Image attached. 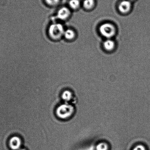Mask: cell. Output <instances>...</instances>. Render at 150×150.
<instances>
[{
    "instance_id": "obj_1",
    "label": "cell",
    "mask_w": 150,
    "mask_h": 150,
    "mask_svg": "<svg viewBox=\"0 0 150 150\" xmlns=\"http://www.w3.org/2000/svg\"><path fill=\"white\" fill-rule=\"evenodd\" d=\"M74 112L73 106L69 103H65L58 107L56 113L58 117L62 119H65L71 117Z\"/></svg>"
},
{
    "instance_id": "obj_2",
    "label": "cell",
    "mask_w": 150,
    "mask_h": 150,
    "mask_svg": "<svg viewBox=\"0 0 150 150\" xmlns=\"http://www.w3.org/2000/svg\"><path fill=\"white\" fill-rule=\"evenodd\" d=\"M63 26L59 23H55L50 27L49 33L50 36L54 40H58L64 35L65 32Z\"/></svg>"
},
{
    "instance_id": "obj_3",
    "label": "cell",
    "mask_w": 150,
    "mask_h": 150,
    "mask_svg": "<svg viewBox=\"0 0 150 150\" xmlns=\"http://www.w3.org/2000/svg\"><path fill=\"white\" fill-rule=\"evenodd\" d=\"M100 32L102 35L107 39H110L115 34L116 28L113 24L105 23L102 24L100 28Z\"/></svg>"
},
{
    "instance_id": "obj_4",
    "label": "cell",
    "mask_w": 150,
    "mask_h": 150,
    "mask_svg": "<svg viewBox=\"0 0 150 150\" xmlns=\"http://www.w3.org/2000/svg\"><path fill=\"white\" fill-rule=\"evenodd\" d=\"M21 140L20 137L13 136L10 138L8 141V145L11 149L13 150H18L21 145Z\"/></svg>"
},
{
    "instance_id": "obj_5",
    "label": "cell",
    "mask_w": 150,
    "mask_h": 150,
    "mask_svg": "<svg viewBox=\"0 0 150 150\" xmlns=\"http://www.w3.org/2000/svg\"><path fill=\"white\" fill-rule=\"evenodd\" d=\"M132 8V3L129 0H124L122 1L118 6L119 11L123 13L129 12Z\"/></svg>"
},
{
    "instance_id": "obj_6",
    "label": "cell",
    "mask_w": 150,
    "mask_h": 150,
    "mask_svg": "<svg viewBox=\"0 0 150 150\" xmlns=\"http://www.w3.org/2000/svg\"><path fill=\"white\" fill-rule=\"evenodd\" d=\"M71 11L66 7H62L58 11L57 17L59 19L65 20L70 16Z\"/></svg>"
},
{
    "instance_id": "obj_7",
    "label": "cell",
    "mask_w": 150,
    "mask_h": 150,
    "mask_svg": "<svg viewBox=\"0 0 150 150\" xmlns=\"http://www.w3.org/2000/svg\"><path fill=\"white\" fill-rule=\"evenodd\" d=\"M103 46L106 50L111 51L114 49L115 47V42L111 39H107L103 43Z\"/></svg>"
},
{
    "instance_id": "obj_8",
    "label": "cell",
    "mask_w": 150,
    "mask_h": 150,
    "mask_svg": "<svg viewBox=\"0 0 150 150\" xmlns=\"http://www.w3.org/2000/svg\"><path fill=\"white\" fill-rule=\"evenodd\" d=\"M62 97L65 103H68V102L70 101L72 98V93L69 90H65L62 93Z\"/></svg>"
},
{
    "instance_id": "obj_9",
    "label": "cell",
    "mask_w": 150,
    "mask_h": 150,
    "mask_svg": "<svg viewBox=\"0 0 150 150\" xmlns=\"http://www.w3.org/2000/svg\"><path fill=\"white\" fill-rule=\"evenodd\" d=\"M64 36L66 39L71 40L75 37V32L71 29H68L65 31Z\"/></svg>"
},
{
    "instance_id": "obj_10",
    "label": "cell",
    "mask_w": 150,
    "mask_h": 150,
    "mask_svg": "<svg viewBox=\"0 0 150 150\" xmlns=\"http://www.w3.org/2000/svg\"><path fill=\"white\" fill-rule=\"evenodd\" d=\"M94 0H84L83 2V6L86 9H90L94 7Z\"/></svg>"
},
{
    "instance_id": "obj_11",
    "label": "cell",
    "mask_w": 150,
    "mask_h": 150,
    "mask_svg": "<svg viewBox=\"0 0 150 150\" xmlns=\"http://www.w3.org/2000/svg\"><path fill=\"white\" fill-rule=\"evenodd\" d=\"M69 4L70 7L72 9H76L80 6V2L79 0H70Z\"/></svg>"
},
{
    "instance_id": "obj_12",
    "label": "cell",
    "mask_w": 150,
    "mask_h": 150,
    "mask_svg": "<svg viewBox=\"0 0 150 150\" xmlns=\"http://www.w3.org/2000/svg\"><path fill=\"white\" fill-rule=\"evenodd\" d=\"M108 146L105 143L101 142L98 144L96 146L97 150H108Z\"/></svg>"
},
{
    "instance_id": "obj_13",
    "label": "cell",
    "mask_w": 150,
    "mask_h": 150,
    "mask_svg": "<svg viewBox=\"0 0 150 150\" xmlns=\"http://www.w3.org/2000/svg\"><path fill=\"white\" fill-rule=\"evenodd\" d=\"M47 4L50 6H55L57 5L59 2V0H45Z\"/></svg>"
},
{
    "instance_id": "obj_14",
    "label": "cell",
    "mask_w": 150,
    "mask_h": 150,
    "mask_svg": "<svg viewBox=\"0 0 150 150\" xmlns=\"http://www.w3.org/2000/svg\"><path fill=\"white\" fill-rule=\"evenodd\" d=\"M132 150H146L145 147L142 145H139L136 146Z\"/></svg>"
},
{
    "instance_id": "obj_15",
    "label": "cell",
    "mask_w": 150,
    "mask_h": 150,
    "mask_svg": "<svg viewBox=\"0 0 150 150\" xmlns=\"http://www.w3.org/2000/svg\"><path fill=\"white\" fill-rule=\"evenodd\" d=\"M27 150L25 149H20L19 150Z\"/></svg>"
},
{
    "instance_id": "obj_16",
    "label": "cell",
    "mask_w": 150,
    "mask_h": 150,
    "mask_svg": "<svg viewBox=\"0 0 150 150\" xmlns=\"http://www.w3.org/2000/svg\"><path fill=\"white\" fill-rule=\"evenodd\" d=\"M129 1H134V0H129Z\"/></svg>"
}]
</instances>
